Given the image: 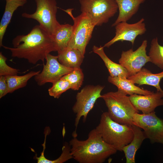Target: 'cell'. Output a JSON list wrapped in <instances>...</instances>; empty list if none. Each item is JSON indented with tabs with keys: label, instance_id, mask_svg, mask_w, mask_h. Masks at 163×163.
Instances as JSON below:
<instances>
[{
	"label": "cell",
	"instance_id": "obj_25",
	"mask_svg": "<svg viewBox=\"0 0 163 163\" xmlns=\"http://www.w3.org/2000/svg\"><path fill=\"white\" fill-rule=\"evenodd\" d=\"M62 153L60 156L57 159L51 160L46 159L44 155L40 156H36L35 159L38 163H62L73 158L71 153V146L69 144L65 142L62 147Z\"/></svg>",
	"mask_w": 163,
	"mask_h": 163
},
{
	"label": "cell",
	"instance_id": "obj_6",
	"mask_svg": "<svg viewBox=\"0 0 163 163\" xmlns=\"http://www.w3.org/2000/svg\"><path fill=\"white\" fill-rule=\"evenodd\" d=\"M104 86L89 85L84 87L76 95V101L72 107L76 114L75 126V129L72 133L73 137L77 136V129L81 117L83 122H86L87 115L94 107L96 100L101 98V93Z\"/></svg>",
	"mask_w": 163,
	"mask_h": 163
},
{
	"label": "cell",
	"instance_id": "obj_19",
	"mask_svg": "<svg viewBox=\"0 0 163 163\" xmlns=\"http://www.w3.org/2000/svg\"><path fill=\"white\" fill-rule=\"evenodd\" d=\"M93 52L97 54L104 61L111 77L119 76L127 78L129 76L126 69L120 64H117L110 60L104 51V47L94 46Z\"/></svg>",
	"mask_w": 163,
	"mask_h": 163
},
{
	"label": "cell",
	"instance_id": "obj_14",
	"mask_svg": "<svg viewBox=\"0 0 163 163\" xmlns=\"http://www.w3.org/2000/svg\"><path fill=\"white\" fill-rule=\"evenodd\" d=\"M145 0H115L118 6L119 14L112 26H115L121 22L128 21L137 12L140 4Z\"/></svg>",
	"mask_w": 163,
	"mask_h": 163
},
{
	"label": "cell",
	"instance_id": "obj_8",
	"mask_svg": "<svg viewBox=\"0 0 163 163\" xmlns=\"http://www.w3.org/2000/svg\"><path fill=\"white\" fill-rule=\"evenodd\" d=\"M82 13L88 14L95 26L107 23L117 12L115 0H79Z\"/></svg>",
	"mask_w": 163,
	"mask_h": 163
},
{
	"label": "cell",
	"instance_id": "obj_7",
	"mask_svg": "<svg viewBox=\"0 0 163 163\" xmlns=\"http://www.w3.org/2000/svg\"><path fill=\"white\" fill-rule=\"evenodd\" d=\"M36 9L33 14L23 13L24 18L37 21L39 25L52 35L60 24L56 18L58 7L56 0H35Z\"/></svg>",
	"mask_w": 163,
	"mask_h": 163
},
{
	"label": "cell",
	"instance_id": "obj_17",
	"mask_svg": "<svg viewBox=\"0 0 163 163\" xmlns=\"http://www.w3.org/2000/svg\"><path fill=\"white\" fill-rule=\"evenodd\" d=\"M134 132V136L131 142L124 146L122 149L125 155L126 163H135L136 153L140 147L143 141L146 139L143 131L139 127L132 126Z\"/></svg>",
	"mask_w": 163,
	"mask_h": 163
},
{
	"label": "cell",
	"instance_id": "obj_13",
	"mask_svg": "<svg viewBox=\"0 0 163 163\" xmlns=\"http://www.w3.org/2000/svg\"><path fill=\"white\" fill-rule=\"evenodd\" d=\"M129 97L134 106L142 113H150L157 107L163 106V92L157 91L150 95L135 94Z\"/></svg>",
	"mask_w": 163,
	"mask_h": 163
},
{
	"label": "cell",
	"instance_id": "obj_10",
	"mask_svg": "<svg viewBox=\"0 0 163 163\" xmlns=\"http://www.w3.org/2000/svg\"><path fill=\"white\" fill-rule=\"evenodd\" d=\"M46 60V64H43L42 71L34 76V79L39 86L48 82L53 84L74 69L62 64L59 61L57 56L50 53L47 55Z\"/></svg>",
	"mask_w": 163,
	"mask_h": 163
},
{
	"label": "cell",
	"instance_id": "obj_11",
	"mask_svg": "<svg viewBox=\"0 0 163 163\" xmlns=\"http://www.w3.org/2000/svg\"><path fill=\"white\" fill-rule=\"evenodd\" d=\"M147 46V41L145 40L135 51L131 49L122 51L119 63L126 69L129 76L139 72L146 63L150 62V58L146 54Z\"/></svg>",
	"mask_w": 163,
	"mask_h": 163
},
{
	"label": "cell",
	"instance_id": "obj_28",
	"mask_svg": "<svg viewBox=\"0 0 163 163\" xmlns=\"http://www.w3.org/2000/svg\"><path fill=\"white\" fill-rule=\"evenodd\" d=\"M9 93L8 84L5 76H0V98Z\"/></svg>",
	"mask_w": 163,
	"mask_h": 163
},
{
	"label": "cell",
	"instance_id": "obj_12",
	"mask_svg": "<svg viewBox=\"0 0 163 163\" xmlns=\"http://www.w3.org/2000/svg\"><path fill=\"white\" fill-rule=\"evenodd\" d=\"M144 21V18H142L137 22L133 24H128L127 22L119 23L115 26V36L105 44L103 47L108 48L119 41H128L133 45L137 36L142 35L146 31Z\"/></svg>",
	"mask_w": 163,
	"mask_h": 163
},
{
	"label": "cell",
	"instance_id": "obj_26",
	"mask_svg": "<svg viewBox=\"0 0 163 163\" xmlns=\"http://www.w3.org/2000/svg\"><path fill=\"white\" fill-rule=\"evenodd\" d=\"M70 89L71 87L69 82L61 78L53 83L52 86L48 91L50 96L58 98L63 93Z\"/></svg>",
	"mask_w": 163,
	"mask_h": 163
},
{
	"label": "cell",
	"instance_id": "obj_20",
	"mask_svg": "<svg viewBox=\"0 0 163 163\" xmlns=\"http://www.w3.org/2000/svg\"><path fill=\"white\" fill-rule=\"evenodd\" d=\"M73 29V25L70 24H60L52 35L58 52L66 49L71 37Z\"/></svg>",
	"mask_w": 163,
	"mask_h": 163
},
{
	"label": "cell",
	"instance_id": "obj_18",
	"mask_svg": "<svg viewBox=\"0 0 163 163\" xmlns=\"http://www.w3.org/2000/svg\"><path fill=\"white\" fill-rule=\"evenodd\" d=\"M5 10L0 23V46H3L2 40L7 28L11 22L14 12L19 7L24 6L27 0H5Z\"/></svg>",
	"mask_w": 163,
	"mask_h": 163
},
{
	"label": "cell",
	"instance_id": "obj_15",
	"mask_svg": "<svg viewBox=\"0 0 163 163\" xmlns=\"http://www.w3.org/2000/svg\"><path fill=\"white\" fill-rule=\"evenodd\" d=\"M163 78V71L153 74L148 69L143 68L136 74L129 76L127 78L134 84L139 85H146L155 88L157 91L163 92L160 85L161 80Z\"/></svg>",
	"mask_w": 163,
	"mask_h": 163
},
{
	"label": "cell",
	"instance_id": "obj_27",
	"mask_svg": "<svg viewBox=\"0 0 163 163\" xmlns=\"http://www.w3.org/2000/svg\"><path fill=\"white\" fill-rule=\"evenodd\" d=\"M7 58L0 52V76L17 75L19 70L9 66L6 63Z\"/></svg>",
	"mask_w": 163,
	"mask_h": 163
},
{
	"label": "cell",
	"instance_id": "obj_23",
	"mask_svg": "<svg viewBox=\"0 0 163 163\" xmlns=\"http://www.w3.org/2000/svg\"><path fill=\"white\" fill-rule=\"evenodd\" d=\"M148 55L150 62L163 69V46L159 44L157 37L151 41Z\"/></svg>",
	"mask_w": 163,
	"mask_h": 163
},
{
	"label": "cell",
	"instance_id": "obj_2",
	"mask_svg": "<svg viewBox=\"0 0 163 163\" xmlns=\"http://www.w3.org/2000/svg\"><path fill=\"white\" fill-rule=\"evenodd\" d=\"M69 144L73 158L79 163H103L117 151L103 140L95 128L86 139L73 137Z\"/></svg>",
	"mask_w": 163,
	"mask_h": 163
},
{
	"label": "cell",
	"instance_id": "obj_3",
	"mask_svg": "<svg viewBox=\"0 0 163 163\" xmlns=\"http://www.w3.org/2000/svg\"><path fill=\"white\" fill-rule=\"evenodd\" d=\"M95 129L105 142L120 151H122L123 148L131 142L134 136L132 126L114 121L107 112L102 114Z\"/></svg>",
	"mask_w": 163,
	"mask_h": 163
},
{
	"label": "cell",
	"instance_id": "obj_16",
	"mask_svg": "<svg viewBox=\"0 0 163 163\" xmlns=\"http://www.w3.org/2000/svg\"><path fill=\"white\" fill-rule=\"evenodd\" d=\"M109 82L116 86L118 91L126 95L133 94L148 95L152 94L153 91L142 89L135 85L127 78L119 76L111 77L108 78Z\"/></svg>",
	"mask_w": 163,
	"mask_h": 163
},
{
	"label": "cell",
	"instance_id": "obj_5",
	"mask_svg": "<svg viewBox=\"0 0 163 163\" xmlns=\"http://www.w3.org/2000/svg\"><path fill=\"white\" fill-rule=\"evenodd\" d=\"M72 9L63 10L69 15L74 22L72 34L66 49H77L84 55L86 47L96 26L86 13H82L77 17H74L72 12Z\"/></svg>",
	"mask_w": 163,
	"mask_h": 163
},
{
	"label": "cell",
	"instance_id": "obj_24",
	"mask_svg": "<svg viewBox=\"0 0 163 163\" xmlns=\"http://www.w3.org/2000/svg\"><path fill=\"white\" fill-rule=\"evenodd\" d=\"M62 78L68 81L70 84L72 89L78 90L82 85L84 75L80 67L74 68L70 73Z\"/></svg>",
	"mask_w": 163,
	"mask_h": 163
},
{
	"label": "cell",
	"instance_id": "obj_1",
	"mask_svg": "<svg viewBox=\"0 0 163 163\" xmlns=\"http://www.w3.org/2000/svg\"><path fill=\"white\" fill-rule=\"evenodd\" d=\"M12 43L13 47H2L11 52L12 57L25 59L33 64L39 60L43 63L48 54L57 51L52 36L39 25L34 27L26 35L17 36Z\"/></svg>",
	"mask_w": 163,
	"mask_h": 163
},
{
	"label": "cell",
	"instance_id": "obj_9",
	"mask_svg": "<svg viewBox=\"0 0 163 163\" xmlns=\"http://www.w3.org/2000/svg\"><path fill=\"white\" fill-rule=\"evenodd\" d=\"M133 121V125L143 129L146 138L152 143L163 144V119L158 117L155 111L147 114L136 113Z\"/></svg>",
	"mask_w": 163,
	"mask_h": 163
},
{
	"label": "cell",
	"instance_id": "obj_4",
	"mask_svg": "<svg viewBox=\"0 0 163 163\" xmlns=\"http://www.w3.org/2000/svg\"><path fill=\"white\" fill-rule=\"evenodd\" d=\"M108 109L110 118L119 123L132 126L133 125L134 114L139 113L133 105L129 97L118 90L102 95Z\"/></svg>",
	"mask_w": 163,
	"mask_h": 163
},
{
	"label": "cell",
	"instance_id": "obj_22",
	"mask_svg": "<svg viewBox=\"0 0 163 163\" xmlns=\"http://www.w3.org/2000/svg\"><path fill=\"white\" fill-rule=\"evenodd\" d=\"M40 71H31L23 75H17L5 76L8 84L9 93L26 86L28 81L32 77L38 74Z\"/></svg>",
	"mask_w": 163,
	"mask_h": 163
},
{
	"label": "cell",
	"instance_id": "obj_21",
	"mask_svg": "<svg viewBox=\"0 0 163 163\" xmlns=\"http://www.w3.org/2000/svg\"><path fill=\"white\" fill-rule=\"evenodd\" d=\"M58 53L59 62L65 66L71 68L80 67L84 58V55L76 49H66L58 52Z\"/></svg>",
	"mask_w": 163,
	"mask_h": 163
}]
</instances>
